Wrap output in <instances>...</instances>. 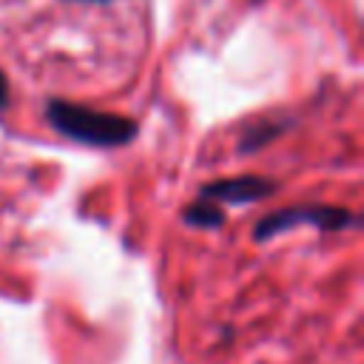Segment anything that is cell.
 <instances>
[{"label":"cell","instance_id":"6da1fadb","mask_svg":"<svg viewBox=\"0 0 364 364\" xmlns=\"http://www.w3.org/2000/svg\"><path fill=\"white\" fill-rule=\"evenodd\" d=\"M46 117L54 131L74 142L97 145V148H111V145H125L136 136V122L119 114H105L94 111L77 102L65 100H51L46 105Z\"/></svg>","mask_w":364,"mask_h":364},{"label":"cell","instance_id":"7a4b0ae2","mask_svg":"<svg viewBox=\"0 0 364 364\" xmlns=\"http://www.w3.org/2000/svg\"><path fill=\"white\" fill-rule=\"evenodd\" d=\"M296 225H313L321 230H344L355 225V216L344 208H333V205H299V208H284V210H273L264 219H259L253 236L259 242L284 233Z\"/></svg>","mask_w":364,"mask_h":364},{"label":"cell","instance_id":"3957f363","mask_svg":"<svg viewBox=\"0 0 364 364\" xmlns=\"http://www.w3.org/2000/svg\"><path fill=\"white\" fill-rule=\"evenodd\" d=\"M273 193V182L264 176H233V179H219L202 188V199L213 202H233V205H247L256 199H264Z\"/></svg>","mask_w":364,"mask_h":364},{"label":"cell","instance_id":"277c9868","mask_svg":"<svg viewBox=\"0 0 364 364\" xmlns=\"http://www.w3.org/2000/svg\"><path fill=\"white\" fill-rule=\"evenodd\" d=\"M182 219H185L188 225H193V228H219V225L225 222V213H222L213 202L199 199V202H193V205L182 213Z\"/></svg>","mask_w":364,"mask_h":364},{"label":"cell","instance_id":"5b68a950","mask_svg":"<svg viewBox=\"0 0 364 364\" xmlns=\"http://www.w3.org/2000/svg\"><path fill=\"white\" fill-rule=\"evenodd\" d=\"M6 105H9V80L0 71V108H6Z\"/></svg>","mask_w":364,"mask_h":364},{"label":"cell","instance_id":"8992f818","mask_svg":"<svg viewBox=\"0 0 364 364\" xmlns=\"http://www.w3.org/2000/svg\"><path fill=\"white\" fill-rule=\"evenodd\" d=\"M97 3H102V0H97Z\"/></svg>","mask_w":364,"mask_h":364}]
</instances>
